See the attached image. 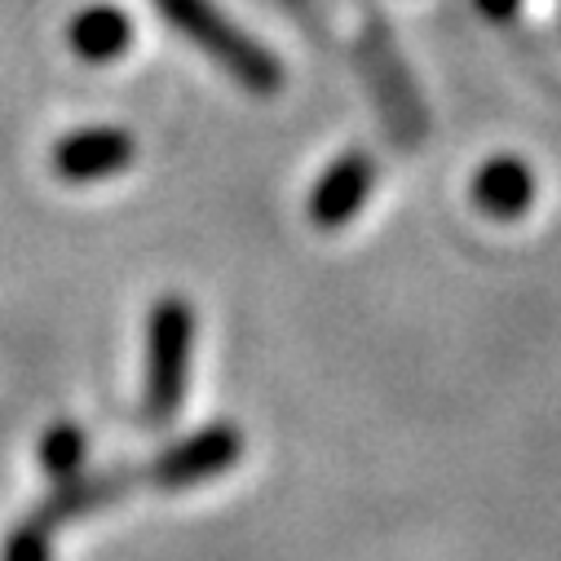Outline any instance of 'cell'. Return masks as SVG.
Listing matches in <instances>:
<instances>
[{
  "mask_svg": "<svg viewBox=\"0 0 561 561\" xmlns=\"http://www.w3.org/2000/svg\"><path fill=\"white\" fill-rule=\"evenodd\" d=\"M0 561H54V530L36 517L14 526L0 543Z\"/></svg>",
  "mask_w": 561,
  "mask_h": 561,
  "instance_id": "cell-10",
  "label": "cell"
},
{
  "mask_svg": "<svg viewBox=\"0 0 561 561\" xmlns=\"http://www.w3.org/2000/svg\"><path fill=\"white\" fill-rule=\"evenodd\" d=\"M478 5H482L491 19H513V14H517V0H478Z\"/></svg>",
  "mask_w": 561,
  "mask_h": 561,
  "instance_id": "cell-11",
  "label": "cell"
},
{
  "mask_svg": "<svg viewBox=\"0 0 561 561\" xmlns=\"http://www.w3.org/2000/svg\"><path fill=\"white\" fill-rule=\"evenodd\" d=\"M371 186H376V160L367 151H345L319 173L306 213L319 230H341L363 213V204L371 199Z\"/></svg>",
  "mask_w": 561,
  "mask_h": 561,
  "instance_id": "cell-5",
  "label": "cell"
},
{
  "mask_svg": "<svg viewBox=\"0 0 561 561\" xmlns=\"http://www.w3.org/2000/svg\"><path fill=\"white\" fill-rule=\"evenodd\" d=\"M36 460H41V473L49 482H67L76 473H84V460H89V434L76 425V420H58L41 434V447H36Z\"/></svg>",
  "mask_w": 561,
  "mask_h": 561,
  "instance_id": "cell-9",
  "label": "cell"
},
{
  "mask_svg": "<svg viewBox=\"0 0 561 561\" xmlns=\"http://www.w3.org/2000/svg\"><path fill=\"white\" fill-rule=\"evenodd\" d=\"M530 199H535V178L513 156H500V160H491V164H482L473 173V204L486 217L513 221V217H522L530 208Z\"/></svg>",
  "mask_w": 561,
  "mask_h": 561,
  "instance_id": "cell-8",
  "label": "cell"
},
{
  "mask_svg": "<svg viewBox=\"0 0 561 561\" xmlns=\"http://www.w3.org/2000/svg\"><path fill=\"white\" fill-rule=\"evenodd\" d=\"M195 310L182 297H160L147 314V371H142V407L147 420L169 425L186 402L191 354H195Z\"/></svg>",
  "mask_w": 561,
  "mask_h": 561,
  "instance_id": "cell-2",
  "label": "cell"
},
{
  "mask_svg": "<svg viewBox=\"0 0 561 561\" xmlns=\"http://www.w3.org/2000/svg\"><path fill=\"white\" fill-rule=\"evenodd\" d=\"M156 14L186 36L213 67H221L239 89L256 98H274L284 89V62H278L256 36H248L213 0H156Z\"/></svg>",
  "mask_w": 561,
  "mask_h": 561,
  "instance_id": "cell-1",
  "label": "cell"
},
{
  "mask_svg": "<svg viewBox=\"0 0 561 561\" xmlns=\"http://www.w3.org/2000/svg\"><path fill=\"white\" fill-rule=\"evenodd\" d=\"M243 456V430L239 425H204L199 434L173 443L151 469L147 478L160 491H191L204 482L226 478Z\"/></svg>",
  "mask_w": 561,
  "mask_h": 561,
  "instance_id": "cell-3",
  "label": "cell"
},
{
  "mask_svg": "<svg viewBox=\"0 0 561 561\" xmlns=\"http://www.w3.org/2000/svg\"><path fill=\"white\" fill-rule=\"evenodd\" d=\"M128 486H133V478H128L124 469H115V473H76V478H67V482H54V491L45 495V504H41L32 517L45 522L49 530H58V526L80 522V517H89V513H98V508L119 504V495H124Z\"/></svg>",
  "mask_w": 561,
  "mask_h": 561,
  "instance_id": "cell-6",
  "label": "cell"
},
{
  "mask_svg": "<svg viewBox=\"0 0 561 561\" xmlns=\"http://www.w3.org/2000/svg\"><path fill=\"white\" fill-rule=\"evenodd\" d=\"M67 49L89 67H111L133 49V19L119 5H84L67 23Z\"/></svg>",
  "mask_w": 561,
  "mask_h": 561,
  "instance_id": "cell-7",
  "label": "cell"
},
{
  "mask_svg": "<svg viewBox=\"0 0 561 561\" xmlns=\"http://www.w3.org/2000/svg\"><path fill=\"white\" fill-rule=\"evenodd\" d=\"M133 160H137V142H133L128 128L89 124V128L67 133L54 147L49 169L71 186H89V182H106V178L133 169Z\"/></svg>",
  "mask_w": 561,
  "mask_h": 561,
  "instance_id": "cell-4",
  "label": "cell"
}]
</instances>
